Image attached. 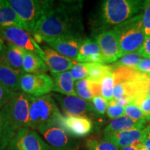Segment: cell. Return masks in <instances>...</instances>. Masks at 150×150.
I'll return each mask as SVG.
<instances>
[{"label": "cell", "instance_id": "cell-44", "mask_svg": "<svg viewBox=\"0 0 150 150\" xmlns=\"http://www.w3.org/2000/svg\"><path fill=\"white\" fill-rule=\"evenodd\" d=\"M78 149H79V147L74 148V149H67V150H78Z\"/></svg>", "mask_w": 150, "mask_h": 150}, {"label": "cell", "instance_id": "cell-30", "mask_svg": "<svg viewBox=\"0 0 150 150\" xmlns=\"http://www.w3.org/2000/svg\"><path fill=\"white\" fill-rule=\"evenodd\" d=\"M70 72L75 81L87 79L88 77V63L76 62Z\"/></svg>", "mask_w": 150, "mask_h": 150}, {"label": "cell", "instance_id": "cell-7", "mask_svg": "<svg viewBox=\"0 0 150 150\" xmlns=\"http://www.w3.org/2000/svg\"><path fill=\"white\" fill-rule=\"evenodd\" d=\"M38 131L54 150H67L78 147L77 140L67 134L60 125V122L46 125Z\"/></svg>", "mask_w": 150, "mask_h": 150}, {"label": "cell", "instance_id": "cell-36", "mask_svg": "<svg viewBox=\"0 0 150 150\" xmlns=\"http://www.w3.org/2000/svg\"><path fill=\"white\" fill-rule=\"evenodd\" d=\"M139 106L143 112L145 120L150 121V97H145L140 102Z\"/></svg>", "mask_w": 150, "mask_h": 150}, {"label": "cell", "instance_id": "cell-18", "mask_svg": "<svg viewBox=\"0 0 150 150\" xmlns=\"http://www.w3.org/2000/svg\"><path fill=\"white\" fill-rule=\"evenodd\" d=\"M26 50L8 42H6L0 58L11 68L19 72H24V56Z\"/></svg>", "mask_w": 150, "mask_h": 150}, {"label": "cell", "instance_id": "cell-14", "mask_svg": "<svg viewBox=\"0 0 150 150\" xmlns=\"http://www.w3.org/2000/svg\"><path fill=\"white\" fill-rule=\"evenodd\" d=\"M83 39V36L79 35H67L49 39L45 40V42L59 54L76 61L79 50Z\"/></svg>", "mask_w": 150, "mask_h": 150}, {"label": "cell", "instance_id": "cell-22", "mask_svg": "<svg viewBox=\"0 0 150 150\" xmlns=\"http://www.w3.org/2000/svg\"><path fill=\"white\" fill-rule=\"evenodd\" d=\"M74 90L78 97L87 101H91L94 97L101 96L100 83L88 78L75 81Z\"/></svg>", "mask_w": 150, "mask_h": 150}, {"label": "cell", "instance_id": "cell-24", "mask_svg": "<svg viewBox=\"0 0 150 150\" xmlns=\"http://www.w3.org/2000/svg\"><path fill=\"white\" fill-rule=\"evenodd\" d=\"M49 70L47 65L40 56L25 51L24 56L23 71L29 74H45Z\"/></svg>", "mask_w": 150, "mask_h": 150}, {"label": "cell", "instance_id": "cell-27", "mask_svg": "<svg viewBox=\"0 0 150 150\" xmlns=\"http://www.w3.org/2000/svg\"><path fill=\"white\" fill-rule=\"evenodd\" d=\"M142 56L140 54L139 51L133 52V53L124 55L117 61L114 63L112 66L115 67H127V68L134 70V67L142 59Z\"/></svg>", "mask_w": 150, "mask_h": 150}, {"label": "cell", "instance_id": "cell-28", "mask_svg": "<svg viewBox=\"0 0 150 150\" xmlns=\"http://www.w3.org/2000/svg\"><path fill=\"white\" fill-rule=\"evenodd\" d=\"M112 70V66L99 63H88V77L90 80L99 82L104 75Z\"/></svg>", "mask_w": 150, "mask_h": 150}, {"label": "cell", "instance_id": "cell-41", "mask_svg": "<svg viewBox=\"0 0 150 150\" xmlns=\"http://www.w3.org/2000/svg\"><path fill=\"white\" fill-rule=\"evenodd\" d=\"M136 145L137 150H147L146 147L144 146V145L141 142H137V143L136 144Z\"/></svg>", "mask_w": 150, "mask_h": 150}, {"label": "cell", "instance_id": "cell-9", "mask_svg": "<svg viewBox=\"0 0 150 150\" xmlns=\"http://www.w3.org/2000/svg\"><path fill=\"white\" fill-rule=\"evenodd\" d=\"M54 81L47 74H35L23 72L20 78V89L33 97H41L53 91Z\"/></svg>", "mask_w": 150, "mask_h": 150}, {"label": "cell", "instance_id": "cell-10", "mask_svg": "<svg viewBox=\"0 0 150 150\" xmlns=\"http://www.w3.org/2000/svg\"><path fill=\"white\" fill-rule=\"evenodd\" d=\"M7 150H54L36 131L30 128L17 130Z\"/></svg>", "mask_w": 150, "mask_h": 150}, {"label": "cell", "instance_id": "cell-37", "mask_svg": "<svg viewBox=\"0 0 150 150\" xmlns=\"http://www.w3.org/2000/svg\"><path fill=\"white\" fill-rule=\"evenodd\" d=\"M134 70L141 73L148 74L150 72V59H143L134 67Z\"/></svg>", "mask_w": 150, "mask_h": 150}, {"label": "cell", "instance_id": "cell-40", "mask_svg": "<svg viewBox=\"0 0 150 150\" xmlns=\"http://www.w3.org/2000/svg\"><path fill=\"white\" fill-rule=\"evenodd\" d=\"M5 40L4 38L2 35L1 34V33H0V54L1 53V52H2L3 50V48L4 47V45H5Z\"/></svg>", "mask_w": 150, "mask_h": 150}, {"label": "cell", "instance_id": "cell-20", "mask_svg": "<svg viewBox=\"0 0 150 150\" xmlns=\"http://www.w3.org/2000/svg\"><path fill=\"white\" fill-rule=\"evenodd\" d=\"M22 73L11 68L0 58V83L6 88L14 93L21 90L20 78Z\"/></svg>", "mask_w": 150, "mask_h": 150}, {"label": "cell", "instance_id": "cell-21", "mask_svg": "<svg viewBox=\"0 0 150 150\" xmlns=\"http://www.w3.org/2000/svg\"><path fill=\"white\" fill-rule=\"evenodd\" d=\"M51 74L54 81V92L65 96H77L74 90V80L70 71Z\"/></svg>", "mask_w": 150, "mask_h": 150}, {"label": "cell", "instance_id": "cell-33", "mask_svg": "<svg viewBox=\"0 0 150 150\" xmlns=\"http://www.w3.org/2000/svg\"><path fill=\"white\" fill-rule=\"evenodd\" d=\"M106 114H107L108 117L112 120L120 117L121 116L125 115V107L121 105L117 104L112 99V101L108 102Z\"/></svg>", "mask_w": 150, "mask_h": 150}, {"label": "cell", "instance_id": "cell-35", "mask_svg": "<svg viewBox=\"0 0 150 150\" xmlns=\"http://www.w3.org/2000/svg\"><path fill=\"white\" fill-rule=\"evenodd\" d=\"M15 93L0 83V109L10 100Z\"/></svg>", "mask_w": 150, "mask_h": 150}, {"label": "cell", "instance_id": "cell-34", "mask_svg": "<svg viewBox=\"0 0 150 150\" xmlns=\"http://www.w3.org/2000/svg\"><path fill=\"white\" fill-rule=\"evenodd\" d=\"M144 12L142 13V25L146 38L150 36V0L145 1Z\"/></svg>", "mask_w": 150, "mask_h": 150}, {"label": "cell", "instance_id": "cell-39", "mask_svg": "<svg viewBox=\"0 0 150 150\" xmlns=\"http://www.w3.org/2000/svg\"><path fill=\"white\" fill-rule=\"evenodd\" d=\"M147 150H150V124L146 126V132L141 141Z\"/></svg>", "mask_w": 150, "mask_h": 150}, {"label": "cell", "instance_id": "cell-38", "mask_svg": "<svg viewBox=\"0 0 150 150\" xmlns=\"http://www.w3.org/2000/svg\"><path fill=\"white\" fill-rule=\"evenodd\" d=\"M139 52L142 57L150 59V36L145 39V42L139 50Z\"/></svg>", "mask_w": 150, "mask_h": 150}, {"label": "cell", "instance_id": "cell-23", "mask_svg": "<svg viewBox=\"0 0 150 150\" xmlns=\"http://www.w3.org/2000/svg\"><path fill=\"white\" fill-rule=\"evenodd\" d=\"M0 27H17L26 30L21 19L6 0H0Z\"/></svg>", "mask_w": 150, "mask_h": 150}, {"label": "cell", "instance_id": "cell-1", "mask_svg": "<svg viewBox=\"0 0 150 150\" xmlns=\"http://www.w3.org/2000/svg\"><path fill=\"white\" fill-rule=\"evenodd\" d=\"M83 1H59L36 24L32 35L36 42L67 35L83 36Z\"/></svg>", "mask_w": 150, "mask_h": 150}, {"label": "cell", "instance_id": "cell-43", "mask_svg": "<svg viewBox=\"0 0 150 150\" xmlns=\"http://www.w3.org/2000/svg\"><path fill=\"white\" fill-rule=\"evenodd\" d=\"M148 95H149V97H150V83L149 86V89H148Z\"/></svg>", "mask_w": 150, "mask_h": 150}, {"label": "cell", "instance_id": "cell-19", "mask_svg": "<svg viewBox=\"0 0 150 150\" xmlns=\"http://www.w3.org/2000/svg\"><path fill=\"white\" fill-rule=\"evenodd\" d=\"M147 120L136 121L127 115L112 120L104 130V134L110 133H118L131 129H143L146 127Z\"/></svg>", "mask_w": 150, "mask_h": 150}, {"label": "cell", "instance_id": "cell-13", "mask_svg": "<svg viewBox=\"0 0 150 150\" xmlns=\"http://www.w3.org/2000/svg\"><path fill=\"white\" fill-rule=\"evenodd\" d=\"M60 125L73 138H83L92 132L93 122L91 118L84 115L63 116Z\"/></svg>", "mask_w": 150, "mask_h": 150}, {"label": "cell", "instance_id": "cell-4", "mask_svg": "<svg viewBox=\"0 0 150 150\" xmlns=\"http://www.w3.org/2000/svg\"><path fill=\"white\" fill-rule=\"evenodd\" d=\"M112 29L117 35L123 56L139 51L146 39L142 14L137 15Z\"/></svg>", "mask_w": 150, "mask_h": 150}, {"label": "cell", "instance_id": "cell-26", "mask_svg": "<svg viewBox=\"0 0 150 150\" xmlns=\"http://www.w3.org/2000/svg\"><path fill=\"white\" fill-rule=\"evenodd\" d=\"M101 96L106 99L108 102L113 99V90L115 86V76L112 70L104 75L100 81Z\"/></svg>", "mask_w": 150, "mask_h": 150}, {"label": "cell", "instance_id": "cell-11", "mask_svg": "<svg viewBox=\"0 0 150 150\" xmlns=\"http://www.w3.org/2000/svg\"><path fill=\"white\" fill-rule=\"evenodd\" d=\"M95 40L106 64L115 63L123 56L117 37L112 29L95 33Z\"/></svg>", "mask_w": 150, "mask_h": 150}, {"label": "cell", "instance_id": "cell-31", "mask_svg": "<svg viewBox=\"0 0 150 150\" xmlns=\"http://www.w3.org/2000/svg\"><path fill=\"white\" fill-rule=\"evenodd\" d=\"M125 115L136 121L145 120L143 112L139 105L129 104L125 107Z\"/></svg>", "mask_w": 150, "mask_h": 150}, {"label": "cell", "instance_id": "cell-42", "mask_svg": "<svg viewBox=\"0 0 150 150\" xmlns=\"http://www.w3.org/2000/svg\"><path fill=\"white\" fill-rule=\"evenodd\" d=\"M120 150H137L136 145H131V146H127V147L120 148Z\"/></svg>", "mask_w": 150, "mask_h": 150}, {"label": "cell", "instance_id": "cell-32", "mask_svg": "<svg viewBox=\"0 0 150 150\" xmlns=\"http://www.w3.org/2000/svg\"><path fill=\"white\" fill-rule=\"evenodd\" d=\"M92 105L95 114L98 115H104L106 112L108 102L102 96L94 97L91 100Z\"/></svg>", "mask_w": 150, "mask_h": 150}, {"label": "cell", "instance_id": "cell-25", "mask_svg": "<svg viewBox=\"0 0 150 150\" xmlns=\"http://www.w3.org/2000/svg\"><path fill=\"white\" fill-rule=\"evenodd\" d=\"M16 130L0 113V150L7 149Z\"/></svg>", "mask_w": 150, "mask_h": 150}, {"label": "cell", "instance_id": "cell-6", "mask_svg": "<svg viewBox=\"0 0 150 150\" xmlns=\"http://www.w3.org/2000/svg\"><path fill=\"white\" fill-rule=\"evenodd\" d=\"M0 113L16 131L29 128V95L17 92L0 109Z\"/></svg>", "mask_w": 150, "mask_h": 150}, {"label": "cell", "instance_id": "cell-2", "mask_svg": "<svg viewBox=\"0 0 150 150\" xmlns=\"http://www.w3.org/2000/svg\"><path fill=\"white\" fill-rule=\"evenodd\" d=\"M145 1L105 0L92 15L91 26L95 33L113 29L144 9Z\"/></svg>", "mask_w": 150, "mask_h": 150}, {"label": "cell", "instance_id": "cell-16", "mask_svg": "<svg viewBox=\"0 0 150 150\" xmlns=\"http://www.w3.org/2000/svg\"><path fill=\"white\" fill-rule=\"evenodd\" d=\"M146 132V127L143 129H136L118 133L104 134L103 139L112 142L118 148L135 145L142 140Z\"/></svg>", "mask_w": 150, "mask_h": 150}, {"label": "cell", "instance_id": "cell-17", "mask_svg": "<svg viewBox=\"0 0 150 150\" xmlns=\"http://www.w3.org/2000/svg\"><path fill=\"white\" fill-rule=\"evenodd\" d=\"M76 61L106 65L98 44L95 40L91 38H84L82 41Z\"/></svg>", "mask_w": 150, "mask_h": 150}, {"label": "cell", "instance_id": "cell-8", "mask_svg": "<svg viewBox=\"0 0 150 150\" xmlns=\"http://www.w3.org/2000/svg\"><path fill=\"white\" fill-rule=\"evenodd\" d=\"M0 33L7 42L42 58V49L26 30L17 27H0Z\"/></svg>", "mask_w": 150, "mask_h": 150}, {"label": "cell", "instance_id": "cell-12", "mask_svg": "<svg viewBox=\"0 0 150 150\" xmlns=\"http://www.w3.org/2000/svg\"><path fill=\"white\" fill-rule=\"evenodd\" d=\"M52 97L59 102L63 111L66 115H84L94 113L92 103L78 96H65V95L52 94Z\"/></svg>", "mask_w": 150, "mask_h": 150}, {"label": "cell", "instance_id": "cell-5", "mask_svg": "<svg viewBox=\"0 0 150 150\" xmlns=\"http://www.w3.org/2000/svg\"><path fill=\"white\" fill-rule=\"evenodd\" d=\"M23 22L26 31L32 35L33 29L55 4L53 0H6Z\"/></svg>", "mask_w": 150, "mask_h": 150}, {"label": "cell", "instance_id": "cell-45", "mask_svg": "<svg viewBox=\"0 0 150 150\" xmlns=\"http://www.w3.org/2000/svg\"><path fill=\"white\" fill-rule=\"evenodd\" d=\"M147 74H148V76H149V77L150 78V72H149V73H148Z\"/></svg>", "mask_w": 150, "mask_h": 150}, {"label": "cell", "instance_id": "cell-29", "mask_svg": "<svg viewBox=\"0 0 150 150\" xmlns=\"http://www.w3.org/2000/svg\"><path fill=\"white\" fill-rule=\"evenodd\" d=\"M86 150H120L112 142L103 139L90 138L86 142Z\"/></svg>", "mask_w": 150, "mask_h": 150}, {"label": "cell", "instance_id": "cell-3", "mask_svg": "<svg viewBox=\"0 0 150 150\" xmlns=\"http://www.w3.org/2000/svg\"><path fill=\"white\" fill-rule=\"evenodd\" d=\"M29 128L38 131L41 127L53 123H59L63 115L52 95L41 97L29 95Z\"/></svg>", "mask_w": 150, "mask_h": 150}, {"label": "cell", "instance_id": "cell-15", "mask_svg": "<svg viewBox=\"0 0 150 150\" xmlns=\"http://www.w3.org/2000/svg\"><path fill=\"white\" fill-rule=\"evenodd\" d=\"M42 59L47 65L51 73H61L70 70L76 63V61L62 55L51 47H42Z\"/></svg>", "mask_w": 150, "mask_h": 150}]
</instances>
